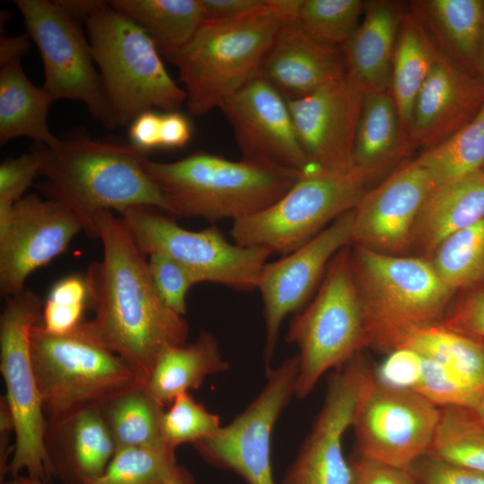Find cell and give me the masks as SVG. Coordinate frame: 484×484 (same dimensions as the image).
I'll use <instances>...</instances> for the list:
<instances>
[{
    "label": "cell",
    "mask_w": 484,
    "mask_h": 484,
    "mask_svg": "<svg viewBox=\"0 0 484 484\" xmlns=\"http://www.w3.org/2000/svg\"><path fill=\"white\" fill-rule=\"evenodd\" d=\"M94 61L118 126L160 108L179 111L185 90L169 74L151 36L128 16L102 3L85 20Z\"/></svg>",
    "instance_id": "obj_7"
},
{
    "label": "cell",
    "mask_w": 484,
    "mask_h": 484,
    "mask_svg": "<svg viewBox=\"0 0 484 484\" xmlns=\"http://www.w3.org/2000/svg\"><path fill=\"white\" fill-rule=\"evenodd\" d=\"M428 453L484 473V425L467 407H441Z\"/></svg>",
    "instance_id": "obj_36"
},
{
    "label": "cell",
    "mask_w": 484,
    "mask_h": 484,
    "mask_svg": "<svg viewBox=\"0 0 484 484\" xmlns=\"http://www.w3.org/2000/svg\"><path fill=\"white\" fill-rule=\"evenodd\" d=\"M191 125L186 117L178 111L161 114L160 147L181 148L191 137Z\"/></svg>",
    "instance_id": "obj_50"
},
{
    "label": "cell",
    "mask_w": 484,
    "mask_h": 484,
    "mask_svg": "<svg viewBox=\"0 0 484 484\" xmlns=\"http://www.w3.org/2000/svg\"><path fill=\"white\" fill-rule=\"evenodd\" d=\"M83 230L67 207L36 194L22 197L0 222V291L6 298L22 292L28 277L62 254Z\"/></svg>",
    "instance_id": "obj_16"
},
{
    "label": "cell",
    "mask_w": 484,
    "mask_h": 484,
    "mask_svg": "<svg viewBox=\"0 0 484 484\" xmlns=\"http://www.w3.org/2000/svg\"><path fill=\"white\" fill-rule=\"evenodd\" d=\"M1 484H22L16 478H13V480L9 481H4Z\"/></svg>",
    "instance_id": "obj_56"
},
{
    "label": "cell",
    "mask_w": 484,
    "mask_h": 484,
    "mask_svg": "<svg viewBox=\"0 0 484 484\" xmlns=\"http://www.w3.org/2000/svg\"><path fill=\"white\" fill-rule=\"evenodd\" d=\"M178 466L175 449L166 445L123 448L87 484H168Z\"/></svg>",
    "instance_id": "obj_37"
},
{
    "label": "cell",
    "mask_w": 484,
    "mask_h": 484,
    "mask_svg": "<svg viewBox=\"0 0 484 484\" xmlns=\"http://www.w3.org/2000/svg\"><path fill=\"white\" fill-rule=\"evenodd\" d=\"M242 159L305 172L310 169L287 99L259 72L220 107Z\"/></svg>",
    "instance_id": "obj_18"
},
{
    "label": "cell",
    "mask_w": 484,
    "mask_h": 484,
    "mask_svg": "<svg viewBox=\"0 0 484 484\" xmlns=\"http://www.w3.org/2000/svg\"><path fill=\"white\" fill-rule=\"evenodd\" d=\"M439 414L440 408L417 392L381 384L374 371L352 421L359 456L408 470L428 453Z\"/></svg>",
    "instance_id": "obj_13"
},
{
    "label": "cell",
    "mask_w": 484,
    "mask_h": 484,
    "mask_svg": "<svg viewBox=\"0 0 484 484\" xmlns=\"http://www.w3.org/2000/svg\"><path fill=\"white\" fill-rule=\"evenodd\" d=\"M428 260L455 294L484 285V218L446 238Z\"/></svg>",
    "instance_id": "obj_35"
},
{
    "label": "cell",
    "mask_w": 484,
    "mask_h": 484,
    "mask_svg": "<svg viewBox=\"0 0 484 484\" xmlns=\"http://www.w3.org/2000/svg\"><path fill=\"white\" fill-rule=\"evenodd\" d=\"M373 376L360 352L331 376L322 409L284 484H354L353 465L344 456L342 439Z\"/></svg>",
    "instance_id": "obj_15"
},
{
    "label": "cell",
    "mask_w": 484,
    "mask_h": 484,
    "mask_svg": "<svg viewBox=\"0 0 484 484\" xmlns=\"http://www.w3.org/2000/svg\"><path fill=\"white\" fill-rule=\"evenodd\" d=\"M88 291L84 277L69 275L54 284L44 302L40 324L51 333H64L84 320Z\"/></svg>",
    "instance_id": "obj_40"
},
{
    "label": "cell",
    "mask_w": 484,
    "mask_h": 484,
    "mask_svg": "<svg viewBox=\"0 0 484 484\" xmlns=\"http://www.w3.org/2000/svg\"><path fill=\"white\" fill-rule=\"evenodd\" d=\"M266 0H201L205 20H231L249 13L265 4Z\"/></svg>",
    "instance_id": "obj_49"
},
{
    "label": "cell",
    "mask_w": 484,
    "mask_h": 484,
    "mask_svg": "<svg viewBox=\"0 0 484 484\" xmlns=\"http://www.w3.org/2000/svg\"><path fill=\"white\" fill-rule=\"evenodd\" d=\"M143 167L169 212L210 222L255 214L282 197L303 172L275 164L231 160L197 151L172 162L146 157Z\"/></svg>",
    "instance_id": "obj_4"
},
{
    "label": "cell",
    "mask_w": 484,
    "mask_h": 484,
    "mask_svg": "<svg viewBox=\"0 0 484 484\" xmlns=\"http://www.w3.org/2000/svg\"><path fill=\"white\" fill-rule=\"evenodd\" d=\"M366 5L361 0H300L295 19L313 39L340 48L359 27Z\"/></svg>",
    "instance_id": "obj_38"
},
{
    "label": "cell",
    "mask_w": 484,
    "mask_h": 484,
    "mask_svg": "<svg viewBox=\"0 0 484 484\" xmlns=\"http://www.w3.org/2000/svg\"><path fill=\"white\" fill-rule=\"evenodd\" d=\"M228 368L217 339L202 331L194 341L162 350L144 386L159 403L167 407L178 395L198 389L208 376Z\"/></svg>",
    "instance_id": "obj_28"
},
{
    "label": "cell",
    "mask_w": 484,
    "mask_h": 484,
    "mask_svg": "<svg viewBox=\"0 0 484 484\" xmlns=\"http://www.w3.org/2000/svg\"><path fill=\"white\" fill-rule=\"evenodd\" d=\"M168 484H194V481L191 474L186 469L178 466Z\"/></svg>",
    "instance_id": "obj_52"
},
{
    "label": "cell",
    "mask_w": 484,
    "mask_h": 484,
    "mask_svg": "<svg viewBox=\"0 0 484 484\" xmlns=\"http://www.w3.org/2000/svg\"><path fill=\"white\" fill-rule=\"evenodd\" d=\"M95 236L103 255L88 267L84 280L89 320L103 343L124 359L145 385L159 355L186 343L189 326L162 300L152 281L147 255L122 218L99 212Z\"/></svg>",
    "instance_id": "obj_1"
},
{
    "label": "cell",
    "mask_w": 484,
    "mask_h": 484,
    "mask_svg": "<svg viewBox=\"0 0 484 484\" xmlns=\"http://www.w3.org/2000/svg\"><path fill=\"white\" fill-rule=\"evenodd\" d=\"M43 307L40 297L27 288L5 298L0 315V371L15 425L9 473L15 478L25 471L47 484L54 473L45 449L47 419L30 346V331L41 321Z\"/></svg>",
    "instance_id": "obj_10"
},
{
    "label": "cell",
    "mask_w": 484,
    "mask_h": 484,
    "mask_svg": "<svg viewBox=\"0 0 484 484\" xmlns=\"http://www.w3.org/2000/svg\"><path fill=\"white\" fill-rule=\"evenodd\" d=\"M370 182L355 166L343 171L309 169L274 203L234 220L230 236L240 246L288 255L352 211Z\"/></svg>",
    "instance_id": "obj_9"
},
{
    "label": "cell",
    "mask_w": 484,
    "mask_h": 484,
    "mask_svg": "<svg viewBox=\"0 0 484 484\" xmlns=\"http://www.w3.org/2000/svg\"><path fill=\"white\" fill-rule=\"evenodd\" d=\"M367 347L388 353L410 331L444 319L456 295L423 256L389 255L350 246Z\"/></svg>",
    "instance_id": "obj_6"
},
{
    "label": "cell",
    "mask_w": 484,
    "mask_h": 484,
    "mask_svg": "<svg viewBox=\"0 0 484 484\" xmlns=\"http://www.w3.org/2000/svg\"><path fill=\"white\" fill-rule=\"evenodd\" d=\"M442 320L449 327L484 341V285L460 291Z\"/></svg>",
    "instance_id": "obj_45"
},
{
    "label": "cell",
    "mask_w": 484,
    "mask_h": 484,
    "mask_svg": "<svg viewBox=\"0 0 484 484\" xmlns=\"http://www.w3.org/2000/svg\"><path fill=\"white\" fill-rule=\"evenodd\" d=\"M288 341L299 349L296 396L367 347L365 315L351 265L350 246L331 260L313 300L292 319Z\"/></svg>",
    "instance_id": "obj_8"
},
{
    "label": "cell",
    "mask_w": 484,
    "mask_h": 484,
    "mask_svg": "<svg viewBox=\"0 0 484 484\" xmlns=\"http://www.w3.org/2000/svg\"><path fill=\"white\" fill-rule=\"evenodd\" d=\"M300 0H266L231 20H205L181 48L164 56L178 70L186 105L203 116L222 104L260 70L281 27Z\"/></svg>",
    "instance_id": "obj_3"
},
{
    "label": "cell",
    "mask_w": 484,
    "mask_h": 484,
    "mask_svg": "<svg viewBox=\"0 0 484 484\" xmlns=\"http://www.w3.org/2000/svg\"><path fill=\"white\" fill-rule=\"evenodd\" d=\"M474 65H476L480 80L484 84V31L477 51Z\"/></svg>",
    "instance_id": "obj_53"
},
{
    "label": "cell",
    "mask_w": 484,
    "mask_h": 484,
    "mask_svg": "<svg viewBox=\"0 0 484 484\" xmlns=\"http://www.w3.org/2000/svg\"><path fill=\"white\" fill-rule=\"evenodd\" d=\"M398 348H406L433 359L476 388L484 390V341L480 339L439 321L412 329Z\"/></svg>",
    "instance_id": "obj_30"
},
{
    "label": "cell",
    "mask_w": 484,
    "mask_h": 484,
    "mask_svg": "<svg viewBox=\"0 0 484 484\" xmlns=\"http://www.w3.org/2000/svg\"><path fill=\"white\" fill-rule=\"evenodd\" d=\"M39 175V163L30 151L0 165V222L10 215L14 204Z\"/></svg>",
    "instance_id": "obj_43"
},
{
    "label": "cell",
    "mask_w": 484,
    "mask_h": 484,
    "mask_svg": "<svg viewBox=\"0 0 484 484\" xmlns=\"http://www.w3.org/2000/svg\"><path fill=\"white\" fill-rule=\"evenodd\" d=\"M259 73L291 100L345 78L346 68L340 48L313 39L291 17L281 27Z\"/></svg>",
    "instance_id": "obj_22"
},
{
    "label": "cell",
    "mask_w": 484,
    "mask_h": 484,
    "mask_svg": "<svg viewBox=\"0 0 484 484\" xmlns=\"http://www.w3.org/2000/svg\"><path fill=\"white\" fill-rule=\"evenodd\" d=\"M364 94L345 78L287 100L310 169L354 167L353 148Z\"/></svg>",
    "instance_id": "obj_19"
},
{
    "label": "cell",
    "mask_w": 484,
    "mask_h": 484,
    "mask_svg": "<svg viewBox=\"0 0 484 484\" xmlns=\"http://www.w3.org/2000/svg\"><path fill=\"white\" fill-rule=\"evenodd\" d=\"M434 186L415 160L367 190L353 209L351 246L400 255L411 248L420 206Z\"/></svg>",
    "instance_id": "obj_20"
},
{
    "label": "cell",
    "mask_w": 484,
    "mask_h": 484,
    "mask_svg": "<svg viewBox=\"0 0 484 484\" xmlns=\"http://www.w3.org/2000/svg\"><path fill=\"white\" fill-rule=\"evenodd\" d=\"M434 186L465 177L484 166V104L458 132L415 160Z\"/></svg>",
    "instance_id": "obj_34"
},
{
    "label": "cell",
    "mask_w": 484,
    "mask_h": 484,
    "mask_svg": "<svg viewBox=\"0 0 484 484\" xmlns=\"http://www.w3.org/2000/svg\"><path fill=\"white\" fill-rule=\"evenodd\" d=\"M438 51L419 17L404 13L393 53L391 94L408 138L415 101Z\"/></svg>",
    "instance_id": "obj_29"
},
{
    "label": "cell",
    "mask_w": 484,
    "mask_h": 484,
    "mask_svg": "<svg viewBox=\"0 0 484 484\" xmlns=\"http://www.w3.org/2000/svg\"><path fill=\"white\" fill-rule=\"evenodd\" d=\"M352 226L353 210L336 219L302 246L264 264L256 290L264 304L266 366L272 359L282 321L307 303L333 256L343 247L351 246Z\"/></svg>",
    "instance_id": "obj_17"
},
{
    "label": "cell",
    "mask_w": 484,
    "mask_h": 484,
    "mask_svg": "<svg viewBox=\"0 0 484 484\" xmlns=\"http://www.w3.org/2000/svg\"><path fill=\"white\" fill-rule=\"evenodd\" d=\"M44 68L42 88L55 99L83 102L106 127L118 126L94 66L90 42L74 18L56 1L16 0Z\"/></svg>",
    "instance_id": "obj_12"
},
{
    "label": "cell",
    "mask_w": 484,
    "mask_h": 484,
    "mask_svg": "<svg viewBox=\"0 0 484 484\" xmlns=\"http://www.w3.org/2000/svg\"><path fill=\"white\" fill-rule=\"evenodd\" d=\"M404 13L393 2L367 4L364 20L342 46L346 78L364 96L389 91L393 53Z\"/></svg>",
    "instance_id": "obj_24"
},
{
    "label": "cell",
    "mask_w": 484,
    "mask_h": 484,
    "mask_svg": "<svg viewBox=\"0 0 484 484\" xmlns=\"http://www.w3.org/2000/svg\"><path fill=\"white\" fill-rule=\"evenodd\" d=\"M143 385L124 391L100 407L117 451L165 445L160 421L165 411ZM116 451V452H117Z\"/></svg>",
    "instance_id": "obj_33"
},
{
    "label": "cell",
    "mask_w": 484,
    "mask_h": 484,
    "mask_svg": "<svg viewBox=\"0 0 484 484\" xmlns=\"http://www.w3.org/2000/svg\"><path fill=\"white\" fill-rule=\"evenodd\" d=\"M108 4L140 25L163 56L184 47L205 21L201 0H113Z\"/></svg>",
    "instance_id": "obj_31"
},
{
    "label": "cell",
    "mask_w": 484,
    "mask_h": 484,
    "mask_svg": "<svg viewBox=\"0 0 484 484\" xmlns=\"http://www.w3.org/2000/svg\"><path fill=\"white\" fill-rule=\"evenodd\" d=\"M352 465L354 484H417L406 469L396 468L361 456L352 462Z\"/></svg>",
    "instance_id": "obj_47"
},
{
    "label": "cell",
    "mask_w": 484,
    "mask_h": 484,
    "mask_svg": "<svg viewBox=\"0 0 484 484\" xmlns=\"http://www.w3.org/2000/svg\"><path fill=\"white\" fill-rule=\"evenodd\" d=\"M160 123L161 114L153 110L140 114L130 125V143L147 153L160 147Z\"/></svg>",
    "instance_id": "obj_48"
},
{
    "label": "cell",
    "mask_w": 484,
    "mask_h": 484,
    "mask_svg": "<svg viewBox=\"0 0 484 484\" xmlns=\"http://www.w3.org/2000/svg\"><path fill=\"white\" fill-rule=\"evenodd\" d=\"M44 443L54 476L64 484H87L99 477L117 451L100 408L47 422Z\"/></svg>",
    "instance_id": "obj_23"
},
{
    "label": "cell",
    "mask_w": 484,
    "mask_h": 484,
    "mask_svg": "<svg viewBox=\"0 0 484 484\" xmlns=\"http://www.w3.org/2000/svg\"><path fill=\"white\" fill-rule=\"evenodd\" d=\"M414 391L439 408H471L484 392L438 362L424 357H421L420 376Z\"/></svg>",
    "instance_id": "obj_41"
},
{
    "label": "cell",
    "mask_w": 484,
    "mask_h": 484,
    "mask_svg": "<svg viewBox=\"0 0 484 484\" xmlns=\"http://www.w3.org/2000/svg\"><path fill=\"white\" fill-rule=\"evenodd\" d=\"M22 484H46L37 479L30 478L29 476L19 475L15 477Z\"/></svg>",
    "instance_id": "obj_55"
},
{
    "label": "cell",
    "mask_w": 484,
    "mask_h": 484,
    "mask_svg": "<svg viewBox=\"0 0 484 484\" xmlns=\"http://www.w3.org/2000/svg\"><path fill=\"white\" fill-rule=\"evenodd\" d=\"M421 357L415 351L398 348L388 353L375 370L376 379L392 388L414 391L420 376Z\"/></svg>",
    "instance_id": "obj_46"
},
{
    "label": "cell",
    "mask_w": 484,
    "mask_h": 484,
    "mask_svg": "<svg viewBox=\"0 0 484 484\" xmlns=\"http://www.w3.org/2000/svg\"><path fill=\"white\" fill-rule=\"evenodd\" d=\"M408 471L417 484H484V473L441 460L428 453Z\"/></svg>",
    "instance_id": "obj_44"
},
{
    "label": "cell",
    "mask_w": 484,
    "mask_h": 484,
    "mask_svg": "<svg viewBox=\"0 0 484 484\" xmlns=\"http://www.w3.org/2000/svg\"><path fill=\"white\" fill-rule=\"evenodd\" d=\"M30 151L45 177L41 191L71 210L91 237H96V216L105 211L120 214L143 206L169 212L165 198L144 169L148 153L130 142L80 135L52 146L34 143Z\"/></svg>",
    "instance_id": "obj_2"
},
{
    "label": "cell",
    "mask_w": 484,
    "mask_h": 484,
    "mask_svg": "<svg viewBox=\"0 0 484 484\" xmlns=\"http://www.w3.org/2000/svg\"><path fill=\"white\" fill-rule=\"evenodd\" d=\"M484 218V171L434 186L426 195L411 235V248L429 258L449 236Z\"/></svg>",
    "instance_id": "obj_25"
},
{
    "label": "cell",
    "mask_w": 484,
    "mask_h": 484,
    "mask_svg": "<svg viewBox=\"0 0 484 484\" xmlns=\"http://www.w3.org/2000/svg\"><path fill=\"white\" fill-rule=\"evenodd\" d=\"M298 357L269 369L267 381L254 401L227 426L193 445L209 462L230 469L248 484H275L271 446L274 426L296 395Z\"/></svg>",
    "instance_id": "obj_14"
},
{
    "label": "cell",
    "mask_w": 484,
    "mask_h": 484,
    "mask_svg": "<svg viewBox=\"0 0 484 484\" xmlns=\"http://www.w3.org/2000/svg\"><path fill=\"white\" fill-rule=\"evenodd\" d=\"M411 147L391 91L366 94L356 130L353 163L372 181Z\"/></svg>",
    "instance_id": "obj_26"
},
{
    "label": "cell",
    "mask_w": 484,
    "mask_h": 484,
    "mask_svg": "<svg viewBox=\"0 0 484 484\" xmlns=\"http://www.w3.org/2000/svg\"><path fill=\"white\" fill-rule=\"evenodd\" d=\"M73 18L87 17L102 3L100 0H59L56 1Z\"/></svg>",
    "instance_id": "obj_51"
},
{
    "label": "cell",
    "mask_w": 484,
    "mask_h": 484,
    "mask_svg": "<svg viewBox=\"0 0 484 484\" xmlns=\"http://www.w3.org/2000/svg\"><path fill=\"white\" fill-rule=\"evenodd\" d=\"M157 211L138 206L120 213L143 254L169 256L183 265L197 283L213 282L241 291L257 289L272 251L230 243L215 225L200 231L186 229Z\"/></svg>",
    "instance_id": "obj_11"
},
{
    "label": "cell",
    "mask_w": 484,
    "mask_h": 484,
    "mask_svg": "<svg viewBox=\"0 0 484 484\" xmlns=\"http://www.w3.org/2000/svg\"><path fill=\"white\" fill-rule=\"evenodd\" d=\"M30 346L47 422L100 408L124 391L144 385L103 343L89 320L64 333L48 332L39 322L30 331Z\"/></svg>",
    "instance_id": "obj_5"
},
{
    "label": "cell",
    "mask_w": 484,
    "mask_h": 484,
    "mask_svg": "<svg viewBox=\"0 0 484 484\" xmlns=\"http://www.w3.org/2000/svg\"><path fill=\"white\" fill-rule=\"evenodd\" d=\"M473 414L484 425V392L480 395L471 408Z\"/></svg>",
    "instance_id": "obj_54"
},
{
    "label": "cell",
    "mask_w": 484,
    "mask_h": 484,
    "mask_svg": "<svg viewBox=\"0 0 484 484\" xmlns=\"http://www.w3.org/2000/svg\"><path fill=\"white\" fill-rule=\"evenodd\" d=\"M484 104V84L438 51L414 104L409 131L411 146L426 150L445 142Z\"/></svg>",
    "instance_id": "obj_21"
},
{
    "label": "cell",
    "mask_w": 484,
    "mask_h": 484,
    "mask_svg": "<svg viewBox=\"0 0 484 484\" xmlns=\"http://www.w3.org/2000/svg\"><path fill=\"white\" fill-rule=\"evenodd\" d=\"M441 52L455 61L475 62L484 31V1L428 0L416 4Z\"/></svg>",
    "instance_id": "obj_32"
},
{
    "label": "cell",
    "mask_w": 484,
    "mask_h": 484,
    "mask_svg": "<svg viewBox=\"0 0 484 484\" xmlns=\"http://www.w3.org/2000/svg\"><path fill=\"white\" fill-rule=\"evenodd\" d=\"M482 169V170L484 171V166L482 167V169Z\"/></svg>",
    "instance_id": "obj_57"
},
{
    "label": "cell",
    "mask_w": 484,
    "mask_h": 484,
    "mask_svg": "<svg viewBox=\"0 0 484 484\" xmlns=\"http://www.w3.org/2000/svg\"><path fill=\"white\" fill-rule=\"evenodd\" d=\"M220 427L219 416L208 411L189 392L178 395L165 409L160 421L162 441L175 450L212 436Z\"/></svg>",
    "instance_id": "obj_39"
},
{
    "label": "cell",
    "mask_w": 484,
    "mask_h": 484,
    "mask_svg": "<svg viewBox=\"0 0 484 484\" xmlns=\"http://www.w3.org/2000/svg\"><path fill=\"white\" fill-rule=\"evenodd\" d=\"M149 271L164 303L175 313H186V295L197 284L192 274L179 263L160 253L148 255Z\"/></svg>",
    "instance_id": "obj_42"
},
{
    "label": "cell",
    "mask_w": 484,
    "mask_h": 484,
    "mask_svg": "<svg viewBox=\"0 0 484 484\" xmlns=\"http://www.w3.org/2000/svg\"><path fill=\"white\" fill-rule=\"evenodd\" d=\"M22 58H0V143L26 136L48 146L60 140L48 127L55 99L26 76Z\"/></svg>",
    "instance_id": "obj_27"
}]
</instances>
